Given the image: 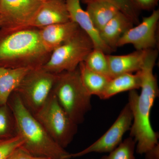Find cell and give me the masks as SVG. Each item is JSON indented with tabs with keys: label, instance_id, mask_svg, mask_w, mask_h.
<instances>
[{
	"label": "cell",
	"instance_id": "6da1fadb",
	"mask_svg": "<svg viewBox=\"0 0 159 159\" xmlns=\"http://www.w3.org/2000/svg\"><path fill=\"white\" fill-rule=\"evenodd\" d=\"M158 55L157 49L147 51L142 68L141 93L129 91L128 104L133 115L130 137L136 142V152L145 154L159 143V134L154 131L150 121V114L156 99L159 96L157 80L153 69Z\"/></svg>",
	"mask_w": 159,
	"mask_h": 159
},
{
	"label": "cell",
	"instance_id": "7a4b0ae2",
	"mask_svg": "<svg viewBox=\"0 0 159 159\" xmlns=\"http://www.w3.org/2000/svg\"><path fill=\"white\" fill-rule=\"evenodd\" d=\"M39 29L0 28V67L11 69L42 67L51 53L41 40Z\"/></svg>",
	"mask_w": 159,
	"mask_h": 159
},
{
	"label": "cell",
	"instance_id": "3957f363",
	"mask_svg": "<svg viewBox=\"0 0 159 159\" xmlns=\"http://www.w3.org/2000/svg\"><path fill=\"white\" fill-rule=\"evenodd\" d=\"M7 103L14 114L18 134L24 140L22 147L32 157L71 158L70 154L54 142L15 92L11 94Z\"/></svg>",
	"mask_w": 159,
	"mask_h": 159
},
{
	"label": "cell",
	"instance_id": "277c9868",
	"mask_svg": "<svg viewBox=\"0 0 159 159\" xmlns=\"http://www.w3.org/2000/svg\"><path fill=\"white\" fill-rule=\"evenodd\" d=\"M52 92L72 120L77 125L82 123L92 109V96L83 84L78 67L57 74Z\"/></svg>",
	"mask_w": 159,
	"mask_h": 159
},
{
	"label": "cell",
	"instance_id": "5b68a950",
	"mask_svg": "<svg viewBox=\"0 0 159 159\" xmlns=\"http://www.w3.org/2000/svg\"><path fill=\"white\" fill-rule=\"evenodd\" d=\"M94 48L88 34L80 28L70 39L54 50L42 68L54 74L76 70Z\"/></svg>",
	"mask_w": 159,
	"mask_h": 159
},
{
	"label": "cell",
	"instance_id": "8992f818",
	"mask_svg": "<svg viewBox=\"0 0 159 159\" xmlns=\"http://www.w3.org/2000/svg\"><path fill=\"white\" fill-rule=\"evenodd\" d=\"M34 116L54 142L64 149L77 133L78 125L61 107L52 92Z\"/></svg>",
	"mask_w": 159,
	"mask_h": 159
},
{
	"label": "cell",
	"instance_id": "52a82bcc",
	"mask_svg": "<svg viewBox=\"0 0 159 159\" xmlns=\"http://www.w3.org/2000/svg\"><path fill=\"white\" fill-rule=\"evenodd\" d=\"M57 74L42 67L31 69L25 75L14 92L33 115L44 104L54 87Z\"/></svg>",
	"mask_w": 159,
	"mask_h": 159
},
{
	"label": "cell",
	"instance_id": "ba28073f",
	"mask_svg": "<svg viewBox=\"0 0 159 159\" xmlns=\"http://www.w3.org/2000/svg\"><path fill=\"white\" fill-rule=\"evenodd\" d=\"M133 118L132 113L127 103L113 124L103 135L85 149L70 154L71 158L84 156L93 152L109 153L120 144L125 133L130 130Z\"/></svg>",
	"mask_w": 159,
	"mask_h": 159
},
{
	"label": "cell",
	"instance_id": "9c48e42d",
	"mask_svg": "<svg viewBox=\"0 0 159 159\" xmlns=\"http://www.w3.org/2000/svg\"><path fill=\"white\" fill-rule=\"evenodd\" d=\"M159 20V9H154L150 15L143 18L141 22L122 35L117 43V48L132 44L138 51L156 49Z\"/></svg>",
	"mask_w": 159,
	"mask_h": 159
},
{
	"label": "cell",
	"instance_id": "30bf717a",
	"mask_svg": "<svg viewBox=\"0 0 159 159\" xmlns=\"http://www.w3.org/2000/svg\"><path fill=\"white\" fill-rule=\"evenodd\" d=\"M42 2L39 0H1L2 27L16 29L30 27Z\"/></svg>",
	"mask_w": 159,
	"mask_h": 159
},
{
	"label": "cell",
	"instance_id": "8fae6325",
	"mask_svg": "<svg viewBox=\"0 0 159 159\" xmlns=\"http://www.w3.org/2000/svg\"><path fill=\"white\" fill-rule=\"evenodd\" d=\"M70 20L66 0H48L43 2L30 26L40 29Z\"/></svg>",
	"mask_w": 159,
	"mask_h": 159
},
{
	"label": "cell",
	"instance_id": "7c38bea8",
	"mask_svg": "<svg viewBox=\"0 0 159 159\" xmlns=\"http://www.w3.org/2000/svg\"><path fill=\"white\" fill-rule=\"evenodd\" d=\"M66 2L70 20L88 34L93 43L94 48L100 49L107 54L114 51L102 42L99 31L94 27L88 13L82 9L81 0H66Z\"/></svg>",
	"mask_w": 159,
	"mask_h": 159
},
{
	"label": "cell",
	"instance_id": "4fadbf2b",
	"mask_svg": "<svg viewBox=\"0 0 159 159\" xmlns=\"http://www.w3.org/2000/svg\"><path fill=\"white\" fill-rule=\"evenodd\" d=\"M79 29L77 24L70 20L40 29L39 36L45 48L51 53L70 39Z\"/></svg>",
	"mask_w": 159,
	"mask_h": 159
},
{
	"label": "cell",
	"instance_id": "5bb4252c",
	"mask_svg": "<svg viewBox=\"0 0 159 159\" xmlns=\"http://www.w3.org/2000/svg\"><path fill=\"white\" fill-rule=\"evenodd\" d=\"M148 50H141L122 55L107 54L109 69L110 77L122 74H133L140 71Z\"/></svg>",
	"mask_w": 159,
	"mask_h": 159
},
{
	"label": "cell",
	"instance_id": "9a60e30c",
	"mask_svg": "<svg viewBox=\"0 0 159 159\" xmlns=\"http://www.w3.org/2000/svg\"><path fill=\"white\" fill-rule=\"evenodd\" d=\"M134 25L126 16L119 11L100 30L99 35L106 45L115 51L120 38Z\"/></svg>",
	"mask_w": 159,
	"mask_h": 159
},
{
	"label": "cell",
	"instance_id": "2e32d148",
	"mask_svg": "<svg viewBox=\"0 0 159 159\" xmlns=\"http://www.w3.org/2000/svg\"><path fill=\"white\" fill-rule=\"evenodd\" d=\"M86 11L93 25L98 31L120 11L113 0H91L87 3Z\"/></svg>",
	"mask_w": 159,
	"mask_h": 159
},
{
	"label": "cell",
	"instance_id": "e0dca14e",
	"mask_svg": "<svg viewBox=\"0 0 159 159\" xmlns=\"http://www.w3.org/2000/svg\"><path fill=\"white\" fill-rule=\"evenodd\" d=\"M141 84L139 71L135 74H126L119 75L109 80L100 99H108L123 92L136 90L140 89Z\"/></svg>",
	"mask_w": 159,
	"mask_h": 159
},
{
	"label": "cell",
	"instance_id": "ac0fdd59",
	"mask_svg": "<svg viewBox=\"0 0 159 159\" xmlns=\"http://www.w3.org/2000/svg\"><path fill=\"white\" fill-rule=\"evenodd\" d=\"M30 70L0 67V105L7 104L11 94Z\"/></svg>",
	"mask_w": 159,
	"mask_h": 159
},
{
	"label": "cell",
	"instance_id": "d6986e66",
	"mask_svg": "<svg viewBox=\"0 0 159 159\" xmlns=\"http://www.w3.org/2000/svg\"><path fill=\"white\" fill-rule=\"evenodd\" d=\"M78 69L80 79L86 90L91 96L95 95L100 98L111 78L91 70L84 62L80 64Z\"/></svg>",
	"mask_w": 159,
	"mask_h": 159
},
{
	"label": "cell",
	"instance_id": "ffe728a7",
	"mask_svg": "<svg viewBox=\"0 0 159 159\" xmlns=\"http://www.w3.org/2000/svg\"><path fill=\"white\" fill-rule=\"evenodd\" d=\"M16 121L8 103L0 105V140L14 138L18 135Z\"/></svg>",
	"mask_w": 159,
	"mask_h": 159
},
{
	"label": "cell",
	"instance_id": "44dd1931",
	"mask_svg": "<svg viewBox=\"0 0 159 159\" xmlns=\"http://www.w3.org/2000/svg\"><path fill=\"white\" fill-rule=\"evenodd\" d=\"M107 54L100 49L94 48L83 62L91 70L110 78Z\"/></svg>",
	"mask_w": 159,
	"mask_h": 159
},
{
	"label": "cell",
	"instance_id": "7402d4cb",
	"mask_svg": "<svg viewBox=\"0 0 159 159\" xmlns=\"http://www.w3.org/2000/svg\"><path fill=\"white\" fill-rule=\"evenodd\" d=\"M136 145L134 139L128 137L110 152L108 155L104 156L100 159H135Z\"/></svg>",
	"mask_w": 159,
	"mask_h": 159
},
{
	"label": "cell",
	"instance_id": "603a6c76",
	"mask_svg": "<svg viewBox=\"0 0 159 159\" xmlns=\"http://www.w3.org/2000/svg\"><path fill=\"white\" fill-rule=\"evenodd\" d=\"M91 0H81V2L86 4ZM120 8V11L124 13L132 21L134 25H138L140 11L134 6L131 0H113Z\"/></svg>",
	"mask_w": 159,
	"mask_h": 159
},
{
	"label": "cell",
	"instance_id": "cb8c5ba5",
	"mask_svg": "<svg viewBox=\"0 0 159 159\" xmlns=\"http://www.w3.org/2000/svg\"><path fill=\"white\" fill-rule=\"evenodd\" d=\"M24 141L19 135L11 139L0 140V159H6L16 148L22 146Z\"/></svg>",
	"mask_w": 159,
	"mask_h": 159
},
{
	"label": "cell",
	"instance_id": "d4e9b609",
	"mask_svg": "<svg viewBox=\"0 0 159 159\" xmlns=\"http://www.w3.org/2000/svg\"><path fill=\"white\" fill-rule=\"evenodd\" d=\"M134 6L140 10H153L158 5L159 0H131Z\"/></svg>",
	"mask_w": 159,
	"mask_h": 159
},
{
	"label": "cell",
	"instance_id": "484cf974",
	"mask_svg": "<svg viewBox=\"0 0 159 159\" xmlns=\"http://www.w3.org/2000/svg\"><path fill=\"white\" fill-rule=\"evenodd\" d=\"M32 156L22 147H19L13 151L6 159H31Z\"/></svg>",
	"mask_w": 159,
	"mask_h": 159
},
{
	"label": "cell",
	"instance_id": "4316f807",
	"mask_svg": "<svg viewBox=\"0 0 159 159\" xmlns=\"http://www.w3.org/2000/svg\"><path fill=\"white\" fill-rule=\"evenodd\" d=\"M144 154L145 159H159V143L147 151Z\"/></svg>",
	"mask_w": 159,
	"mask_h": 159
},
{
	"label": "cell",
	"instance_id": "83f0119b",
	"mask_svg": "<svg viewBox=\"0 0 159 159\" xmlns=\"http://www.w3.org/2000/svg\"><path fill=\"white\" fill-rule=\"evenodd\" d=\"M31 159H53L51 158L45 157H32Z\"/></svg>",
	"mask_w": 159,
	"mask_h": 159
},
{
	"label": "cell",
	"instance_id": "f1b7e54d",
	"mask_svg": "<svg viewBox=\"0 0 159 159\" xmlns=\"http://www.w3.org/2000/svg\"><path fill=\"white\" fill-rule=\"evenodd\" d=\"M3 20L2 18V16H0V28L3 26Z\"/></svg>",
	"mask_w": 159,
	"mask_h": 159
},
{
	"label": "cell",
	"instance_id": "f546056e",
	"mask_svg": "<svg viewBox=\"0 0 159 159\" xmlns=\"http://www.w3.org/2000/svg\"><path fill=\"white\" fill-rule=\"evenodd\" d=\"M40 1L42 2H45V1H48V0H39Z\"/></svg>",
	"mask_w": 159,
	"mask_h": 159
},
{
	"label": "cell",
	"instance_id": "4dcf8cb0",
	"mask_svg": "<svg viewBox=\"0 0 159 159\" xmlns=\"http://www.w3.org/2000/svg\"></svg>",
	"mask_w": 159,
	"mask_h": 159
},
{
	"label": "cell",
	"instance_id": "1f68e13d",
	"mask_svg": "<svg viewBox=\"0 0 159 159\" xmlns=\"http://www.w3.org/2000/svg\"><path fill=\"white\" fill-rule=\"evenodd\" d=\"M0 2H1V0H0Z\"/></svg>",
	"mask_w": 159,
	"mask_h": 159
}]
</instances>
